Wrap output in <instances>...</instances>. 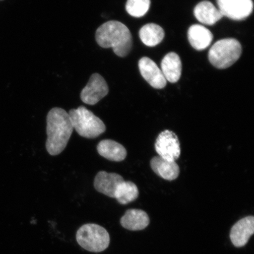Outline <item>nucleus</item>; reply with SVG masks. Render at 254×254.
I'll return each instance as SVG.
<instances>
[{"label":"nucleus","mask_w":254,"mask_h":254,"mask_svg":"<svg viewBox=\"0 0 254 254\" xmlns=\"http://www.w3.org/2000/svg\"><path fill=\"white\" fill-rule=\"evenodd\" d=\"M124 182L123 177L118 174L101 171L95 177L94 186L98 192L114 198L117 188Z\"/></svg>","instance_id":"9b49d317"},{"label":"nucleus","mask_w":254,"mask_h":254,"mask_svg":"<svg viewBox=\"0 0 254 254\" xmlns=\"http://www.w3.org/2000/svg\"><path fill=\"white\" fill-rule=\"evenodd\" d=\"M242 54V46L234 39L219 40L212 46L208 52V59L211 64L218 69L230 67Z\"/></svg>","instance_id":"20e7f679"},{"label":"nucleus","mask_w":254,"mask_h":254,"mask_svg":"<svg viewBox=\"0 0 254 254\" xmlns=\"http://www.w3.org/2000/svg\"><path fill=\"white\" fill-rule=\"evenodd\" d=\"M73 128L82 137L93 139L103 134L106 127L103 121L84 106L69 110Z\"/></svg>","instance_id":"7ed1b4c3"},{"label":"nucleus","mask_w":254,"mask_h":254,"mask_svg":"<svg viewBox=\"0 0 254 254\" xmlns=\"http://www.w3.org/2000/svg\"><path fill=\"white\" fill-rule=\"evenodd\" d=\"M69 114L62 108L51 110L47 116V151L55 156L62 153L70 139L73 132Z\"/></svg>","instance_id":"f257e3e1"},{"label":"nucleus","mask_w":254,"mask_h":254,"mask_svg":"<svg viewBox=\"0 0 254 254\" xmlns=\"http://www.w3.org/2000/svg\"><path fill=\"white\" fill-rule=\"evenodd\" d=\"M218 9L222 15L231 20H245L252 14L254 4L252 0H217Z\"/></svg>","instance_id":"0eeeda50"},{"label":"nucleus","mask_w":254,"mask_h":254,"mask_svg":"<svg viewBox=\"0 0 254 254\" xmlns=\"http://www.w3.org/2000/svg\"><path fill=\"white\" fill-rule=\"evenodd\" d=\"M138 67L142 77L151 87L163 89L166 86L167 80L163 72L156 64L148 57H142L139 60Z\"/></svg>","instance_id":"1a4fd4ad"},{"label":"nucleus","mask_w":254,"mask_h":254,"mask_svg":"<svg viewBox=\"0 0 254 254\" xmlns=\"http://www.w3.org/2000/svg\"><path fill=\"white\" fill-rule=\"evenodd\" d=\"M97 149L101 156L111 161L120 162L125 160L127 155L126 148L112 139H104L100 141Z\"/></svg>","instance_id":"f3484780"},{"label":"nucleus","mask_w":254,"mask_h":254,"mask_svg":"<svg viewBox=\"0 0 254 254\" xmlns=\"http://www.w3.org/2000/svg\"><path fill=\"white\" fill-rule=\"evenodd\" d=\"M76 239L82 249L92 253H101L109 246V233L103 227L95 224H87L79 228Z\"/></svg>","instance_id":"39448f33"},{"label":"nucleus","mask_w":254,"mask_h":254,"mask_svg":"<svg viewBox=\"0 0 254 254\" xmlns=\"http://www.w3.org/2000/svg\"><path fill=\"white\" fill-rule=\"evenodd\" d=\"M150 164L154 172L164 180L173 181L179 176L180 167L176 161L156 156L151 159Z\"/></svg>","instance_id":"2eb2a0df"},{"label":"nucleus","mask_w":254,"mask_h":254,"mask_svg":"<svg viewBox=\"0 0 254 254\" xmlns=\"http://www.w3.org/2000/svg\"><path fill=\"white\" fill-rule=\"evenodd\" d=\"M139 36L143 43L148 47H155L163 40L165 33L163 28L156 24L150 23L143 26L139 32Z\"/></svg>","instance_id":"a211bd4d"},{"label":"nucleus","mask_w":254,"mask_h":254,"mask_svg":"<svg viewBox=\"0 0 254 254\" xmlns=\"http://www.w3.org/2000/svg\"><path fill=\"white\" fill-rule=\"evenodd\" d=\"M193 14L200 23L208 25L215 24L223 17L218 8L208 1L198 3L193 9Z\"/></svg>","instance_id":"dca6fc26"},{"label":"nucleus","mask_w":254,"mask_h":254,"mask_svg":"<svg viewBox=\"0 0 254 254\" xmlns=\"http://www.w3.org/2000/svg\"><path fill=\"white\" fill-rule=\"evenodd\" d=\"M139 195V190L134 183L124 182L121 183L117 188L114 198L120 204L126 205L135 201Z\"/></svg>","instance_id":"6ab92c4d"},{"label":"nucleus","mask_w":254,"mask_h":254,"mask_svg":"<svg viewBox=\"0 0 254 254\" xmlns=\"http://www.w3.org/2000/svg\"><path fill=\"white\" fill-rule=\"evenodd\" d=\"M189 42L193 49L202 51L210 46L213 35L208 28L199 24L191 25L188 31Z\"/></svg>","instance_id":"4468645a"},{"label":"nucleus","mask_w":254,"mask_h":254,"mask_svg":"<svg viewBox=\"0 0 254 254\" xmlns=\"http://www.w3.org/2000/svg\"><path fill=\"white\" fill-rule=\"evenodd\" d=\"M109 93V85L105 79L98 73L92 74L88 82L80 94L81 99L85 104H97Z\"/></svg>","instance_id":"6e6552de"},{"label":"nucleus","mask_w":254,"mask_h":254,"mask_svg":"<svg viewBox=\"0 0 254 254\" xmlns=\"http://www.w3.org/2000/svg\"><path fill=\"white\" fill-rule=\"evenodd\" d=\"M95 40L101 47L113 49L117 56L125 57L131 52L132 37L128 28L118 21L101 25L95 33Z\"/></svg>","instance_id":"f03ea898"},{"label":"nucleus","mask_w":254,"mask_h":254,"mask_svg":"<svg viewBox=\"0 0 254 254\" xmlns=\"http://www.w3.org/2000/svg\"><path fill=\"white\" fill-rule=\"evenodd\" d=\"M161 71L167 81L176 83L182 76V63L179 55L174 52L167 54L161 62Z\"/></svg>","instance_id":"f8f14e48"},{"label":"nucleus","mask_w":254,"mask_h":254,"mask_svg":"<svg viewBox=\"0 0 254 254\" xmlns=\"http://www.w3.org/2000/svg\"><path fill=\"white\" fill-rule=\"evenodd\" d=\"M254 233V218L253 216L241 219L231 228L230 239L235 247L245 246Z\"/></svg>","instance_id":"9d476101"},{"label":"nucleus","mask_w":254,"mask_h":254,"mask_svg":"<svg viewBox=\"0 0 254 254\" xmlns=\"http://www.w3.org/2000/svg\"><path fill=\"white\" fill-rule=\"evenodd\" d=\"M123 227L130 231L145 229L150 224V218L144 211L138 209H130L126 212L120 220Z\"/></svg>","instance_id":"ddd939ff"},{"label":"nucleus","mask_w":254,"mask_h":254,"mask_svg":"<svg viewBox=\"0 0 254 254\" xmlns=\"http://www.w3.org/2000/svg\"><path fill=\"white\" fill-rule=\"evenodd\" d=\"M158 156L168 161H176L181 155L180 143L177 135L170 130L158 135L155 144Z\"/></svg>","instance_id":"423d86ee"},{"label":"nucleus","mask_w":254,"mask_h":254,"mask_svg":"<svg viewBox=\"0 0 254 254\" xmlns=\"http://www.w3.org/2000/svg\"><path fill=\"white\" fill-rule=\"evenodd\" d=\"M150 4V0H127L126 11L132 17L140 18L147 13Z\"/></svg>","instance_id":"aec40b11"}]
</instances>
